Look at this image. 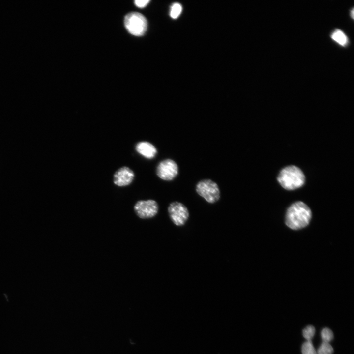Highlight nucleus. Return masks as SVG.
<instances>
[{"mask_svg": "<svg viewBox=\"0 0 354 354\" xmlns=\"http://www.w3.org/2000/svg\"><path fill=\"white\" fill-rule=\"evenodd\" d=\"M311 218V211L309 207L303 202L298 201L288 208L285 223L291 229L299 230L308 225Z\"/></svg>", "mask_w": 354, "mask_h": 354, "instance_id": "f257e3e1", "label": "nucleus"}, {"mask_svg": "<svg viewBox=\"0 0 354 354\" xmlns=\"http://www.w3.org/2000/svg\"><path fill=\"white\" fill-rule=\"evenodd\" d=\"M277 180L284 188L291 190L298 188L304 184L305 176L298 167L290 165L280 171Z\"/></svg>", "mask_w": 354, "mask_h": 354, "instance_id": "f03ea898", "label": "nucleus"}, {"mask_svg": "<svg viewBox=\"0 0 354 354\" xmlns=\"http://www.w3.org/2000/svg\"><path fill=\"white\" fill-rule=\"evenodd\" d=\"M124 24L128 31L135 36H142L147 30V20L144 15L138 12L127 14L124 18Z\"/></svg>", "mask_w": 354, "mask_h": 354, "instance_id": "7ed1b4c3", "label": "nucleus"}, {"mask_svg": "<svg viewBox=\"0 0 354 354\" xmlns=\"http://www.w3.org/2000/svg\"><path fill=\"white\" fill-rule=\"evenodd\" d=\"M197 193L209 203H214L220 197L219 188L214 181L209 179L200 180L196 186Z\"/></svg>", "mask_w": 354, "mask_h": 354, "instance_id": "20e7f679", "label": "nucleus"}, {"mask_svg": "<svg viewBox=\"0 0 354 354\" xmlns=\"http://www.w3.org/2000/svg\"><path fill=\"white\" fill-rule=\"evenodd\" d=\"M168 211L171 220L177 226L184 225L189 216L187 207L182 203L177 201L169 204Z\"/></svg>", "mask_w": 354, "mask_h": 354, "instance_id": "39448f33", "label": "nucleus"}, {"mask_svg": "<svg viewBox=\"0 0 354 354\" xmlns=\"http://www.w3.org/2000/svg\"><path fill=\"white\" fill-rule=\"evenodd\" d=\"M136 214L142 219H148L155 216L158 213V205L153 200H141L134 206Z\"/></svg>", "mask_w": 354, "mask_h": 354, "instance_id": "423d86ee", "label": "nucleus"}, {"mask_svg": "<svg viewBox=\"0 0 354 354\" xmlns=\"http://www.w3.org/2000/svg\"><path fill=\"white\" fill-rule=\"evenodd\" d=\"M178 173V167L177 164L171 159L161 161L156 169V174L159 177L167 181L173 180Z\"/></svg>", "mask_w": 354, "mask_h": 354, "instance_id": "0eeeda50", "label": "nucleus"}, {"mask_svg": "<svg viewBox=\"0 0 354 354\" xmlns=\"http://www.w3.org/2000/svg\"><path fill=\"white\" fill-rule=\"evenodd\" d=\"M134 172L127 167H123L116 172L114 175V182L118 186L129 185L133 181Z\"/></svg>", "mask_w": 354, "mask_h": 354, "instance_id": "6e6552de", "label": "nucleus"}, {"mask_svg": "<svg viewBox=\"0 0 354 354\" xmlns=\"http://www.w3.org/2000/svg\"><path fill=\"white\" fill-rule=\"evenodd\" d=\"M136 151L141 155L148 159L155 157L157 154L156 148L148 142H140L136 146Z\"/></svg>", "mask_w": 354, "mask_h": 354, "instance_id": "1a4fd4ad", "label": "nucleus"}, {"mask_svg": "<svg viewBox=\"0 0 354 354\" xmlns=\"http://www.w3.org/2000/svg\"><path fill=\"white\" fill-rule=\"evenodd\" d=\"M331 36L333 40L342 46H345L348 43L347 36L339 30L333 31Z\"/></svg>", "mask_w": 354, "mask_h": 354, "instance_id": "9d476101", "label": "nucleus"}, {"mask_svg": "<svg viewBox=\"0 0 354 354\" xmlns=\"http://www.w3.org/2000/svg\"><path fill=\"white\" fill-rule=\"evenodd\" d=\"M333 349L329 343L323 342L316 354H332Z\"/></svg>", "mask_w": 354, "mask_h": 354, "instance_id": "9b49d317", "label": "nucleus"}, {"mask_svg": "<svg viewBox=\"0 0 354 354\" xmlns=\"http://www.w3.org/2000/svg\"><path fill=\"white\" fill-rule=\"evenodd\" d=\"M301 352L302 354H316V351L311 340H307L303 344Z\"/></svg>", "mask_w": 354, "mask_h": 354, "instance_id": "f8f14e48", "label": "nucleus"}, {"mask_svg": "<svg viewBox=\"0 0 354 354\" xmlns=\"http://www.w3.org/2000/svg\"><path fill=\"white\" fill-rule=\"evenodd\" d=\"M182 9V6L179 3H174L171 8L170 16L173 19L178 18L181 13Z\"/></svg>", "mask_w": 354, "mask_h": 354, "instance_id": "ddd939ff", "label": "nucleus"}, {"mask_svg": "<svg viewBox=\"0 0 354 354\" xmlns=\"http://www.w3.org/2000/svg\"><path fill=\"white\" fill-rule=\"evenodd\" d=\"M321 337L323 342L329 343L333 338L332 331L328 328H324L322 329L321 332Z\"/></svg>", "mask_w": 354, "mask_h": 354, "instance_id": "4468645a", "label": "nucleus"}, {"mask_svg": "<svg viewBox=\"0 0 354 354\" xmlns=\"http://www.w3.org/2000/svg\"><path fill=\"white\" fill-rule=\"evenodd\" d=\"M315 333V329L312 325L306 326L302 331L303 337L307 340H311Z\"/></svg>", "mask_w": 354, "mask_h": 354, "instance_id": "2eb2a0df", "label": "nucleus"}, {"mask_svg": "<svg viewBox=\"0 0 354 354\" xmlns=\"http://www.w3.org/2000/svg\"><path fill=\"white\" fill-rule=\"evenodd\" d=\"M149 1H150L148 0H137L134 1V3L137 7L143 8L146 6L147 5L149 2Z\"/></svg>", "mask_w": 354, "mask_h": 354, "instance_id": "dca6fc26", "label": "nucleus"}, {"mask_svg": "<svg viewBox=\"0 0 354 354\" xmlns=\"http://www.w3.org/2000/svg\"><path fill=\"white\" fill-rule=\"evenodd\" d=\"M351 12H352V15H351V16H352V17L353 18H354V9H352V10Z\"/></svg>", "mask_w": 354, "mask_h": 354, "instance_id": "f3484780", "label": "nucleus"}]
</instances>
